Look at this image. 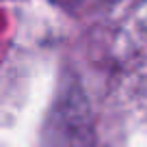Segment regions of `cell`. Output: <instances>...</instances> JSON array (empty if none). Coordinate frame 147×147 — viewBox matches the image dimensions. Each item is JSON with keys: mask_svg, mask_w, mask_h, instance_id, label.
I'll use <instances>...</instances> for the list:
<instances>
[{"mask_svg": "<svg viewBox=\"0 0 147 147\" xmlns=\"http://www.w3.org/2000/svg\"><path fill=\"white\" fill-rule=\"evenodd\" d=\"M65 2H71V5H76V2H80V0H65Z\"/></svg>", "mask_w": 147, "mask_h": 147, "instance_id": "cell-1", "label": "cell"}]
</instances>
